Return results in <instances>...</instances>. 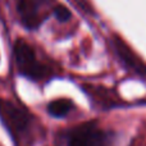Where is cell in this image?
<instances>
[{"instance_id":"obj_3","label":"cell","mask_w":146,"mask_h":146,"mask_svg":"<svg viewBox=\"0 0 146 146\" xmlns=\"http://www.w3.org/2000/svg\"><path fill=\"white\" fill-rule=\"evenodd\" d=\"M63 146H114L111 132L101 128L96 122L78 124L63 133Z\"/></svg>"},{"instance_id":"obj_2","label":"cell","mask_w":146,"mask_h":146,"mask_svg":"<svg viewBox=\"0 0 146 146\" xmlns=\"http://www.w3.org/2000/svg\"><path fill=\"white\" fill-rule=\"evenodd\" d=\"M13 53H14L15 66L21 76L36 83L46 82L54 77L53 69L38 60L33 48L23 38L15 41Z\"/></svg>"},{"instance_id":"obj_5","label":"cell","mask_w":146,"mask_h":146,"mask_svg":"<svg viewBox=\"0 0 146 146\" xmlns=\"http://www.w3.org/2000/svg\"><path fill=\"white\" fill-rule=\"evenodd\" d=\"M74 109V103L69 99H56L48 104V113L54 118H64Z\"/></svg>"},{"instance_id":"obj_1","label":"cell","mask_w":146,"mask_h":146,"mask_svg":"<svg viewBox=\"0 0 146 146\" xmlns=\"http://www.w3.org/2000/svg\"><path fill=\"white\" fill-rule=\"evenodd\" d=\"M0 121L17 146L27 142L32 135L33 117L22 104L0 99Z\"/></svg>"},{"instance_id":"obj_4","label":"cell","mask_w":146,"mask_h":146,"mask_svg":"<svg viewBox=\"0 0 146 146\" xmlns=\"http://www.w3.org/2000/svg\"><path fill=\"white\" fill-rule=\"evenodd\" d=\"M54 0H14L19 22L26 30L35 31L53 14Z\"/></svg>"},{"instance_id":"obj_6","label":"cell","mask_w":146,"mask_h":146,"mask_svg":"<svg viewBox=\"0 0 146 146\" xmlns=\"http://www.w3.org/2000/svg\"><path fill=\"white\" fill-rule=\"evenodd\" d=\"M53 15L59 21V22H67V21L72 17L69 9L63 4H56L55 5L54 12H53Z\"/></svg>"},{"instance_id":"obj_7","label":"cell","mask_w":146,"mask_h":146,"mask_svg":"<svg viewBox=\"0 0 146 146\" xmlns=\"http://www.w3.org/2000/svg\"><path fill=\"white\" fill-rule=\"evenodd\" d=\"M77 1L81 4V7H83L86 10H88V7H87V4H86V1H85V0H77Z\"/></svg>"}]
</instances>
